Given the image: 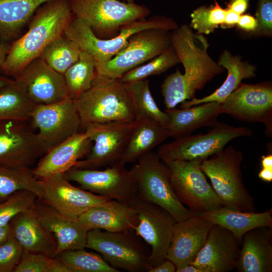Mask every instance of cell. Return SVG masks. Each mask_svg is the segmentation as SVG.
Returning <instances> with one entry per match:
<instances>
[{"label": "cell", "mask_w": 272, "mask_h": 272, "mask_svg": "<svg viewBox=\"0 0 272 272\" xmlns=\"http://www.w3.org/2000/svg\"><path fill=\"white\" fill-rule=\"evenodd\" d=\"M73 18L69 0H51L40 7L30 19L26 32L10 45L0 67L3 74L16 78L29 63L40 56L49 43L64 34Z\"/></svg>", "instance_id": "cell-1"}, {"label": "cell", "mask_w": 272, "mask_h": 272, "mask_svg": "<svg viewBox=\"0 0 272 272\" xmlns=\"http://www.w3.org/2000/svg\"><path fill=\"white\" fill-rule=\"evenodd\" d=\"M81 120V130L89 125L135 120L133 98L127 83L97 73L91 86L73 99Z\"/></svg>", "instance_id": "cell-2"}, {"label": "cell", "mask_w": 272, "mask_h": 272, "mask_svg": "<svg viewBox=\"0 0 272 272\" xmlns=\"http://www.w3.org/2000/svg\"><path fill=\"white\" fill-rule=\"evenodd\" d=\"M243 153L232 146L201 161L200 167L223 207L251 212L255 210L254 198L244 184L241 164Z\"/></svg>", "instance_id": "cell-3"}, {"label": "cell", "mask_w": 272, "mask_h": 272, "mask_svg": "<svg viewBox=\"0 0 272 272\" xmlns=\"http://www.w3.org/2000/svg\"><path fill=\"white\" fill-rule=\"evenodd\" d=\"M178 24L171 18L156 15L148 19L135 20L122 26L118 34L110 39L97 37L91 28L84 22L74 17L64 34L75 41L82 51L92 56L96 64L111 60L127 45L129 38L135 33L149 29L173 31Z\"/></svg>", "instance_id": "cell-4"}, {"label": "cell", "mask_w": 272, "mask_h": 272, "mask_svg": "<svg viewBox=\"0 0 272 272\" xmlns=\"http://www.w3.org/2000/svg\"><path fill=\"white\" fill-rule=\"evenodd\" d=\"M171 45L184 69L181 78L191 99L197 91L216 76L223 73L225 69L209 55L210 46L202 34L194 33L190 26L184 24L171 32Z\"/></svg>", "instance_id": "cell-5"}, {"label": "cell", "mask_w": 272, "mask_h": 272, "mask_svg": "<svg viewBox=\"0 0 272 272\" xmlns=\"http://www.w3.org/2000/svg\"><path fill=\"white\" fill-rule=\"evenodd\" d=\"M140 198L156 204L181 221L194 214L177 197L172 186L169 169L157 153L150 152L140 157L130 168Z\"/></svg>", "instance_id": "cell-6"}, {"label": "cell", "mask_w": 272, "mask_h": 272, "mask_svg": "<svg viewBox=\"0 0 272 272\" xmlns=\"http://www.w3.org/2000/svg\"><path fill=\"white\" fill-rule=\"evenodd\" d=\"M69 3L74 17L104 39L115 37L122 26L146 18L150 13L144 5L119 0H69Z\"/></svg>", "instance_id": "cell-7"}, {"label": "cell", "mask_w": 272, "mask_h": 272, "mask_svg": "<svg viewBox=\"0 0 272 272\" xmlns=\"http://www.w3.org/2000/svg\"><path fill=\"white\" fill-rule=\"evenodd\" d=\"M252 133L249 127L219 122L205 134H190L162 144L156 153L164 163L174 160L202 161L222 151L233 140L250 137Z\"/></svg>", "instance_id": "cell-8"}, {"label": "cell", "mask_w": 272, "mask_h": 272, "mask_svg": "<svg viewBox=\"0 0 272 272\" xmlns=\"http://www.w3.org/2000/svg\"><path fill=\"white\" fill-rule=\"evenodd\" d=\"M134 231L109 232L99 229L88 231L86 248L98 252L111 266L129 272L148 271L150 253Z\"/></svg>", "instance_id": "cell-9"}, {"label": "cell", "mask_w": 272, "mask_h": 272, "mask_svg": "<svg viewBox=\"0 0 272 272\" xmlns=\"http://www.w3.org/2000/svg\"><path fill=\"white\" fill-rule=\"evenodd\" d=\"M200 161L174 160L164 163L180 201L193 214L223 207L200 167Z\"/></svg>", "instance_id": "cell-10"}, {"label": "cell", "mask_w": 272, "mask_h": 272, "mask_svg": "<svg viewBox=\"0 0 272 272\" xmlns=\"http://www.w3.org/2000/svg\"><path fill=\"white\" fill-rule=\"evenodd\" d=\"M171 46L169 31L142 30L132 35L126 46L111 60L96 64V73L105 77L120 79L127 72L159 55Z\"/></svg>", "instance_id": "cell-11"}, {"label": "cell", "mask_w": 272, "mask_h": 272, "mask_svg": "<svg viewBox=\"0 0 272 272\" xmlns=\"http://www.w3.org/2000/svg\"><path fill=\"white\" fill-rule=\"evenodd\" d=\"M30 120L38 129L36 136L43 155L81 130L80 118L70 97L52 104L35 105Z\"/></svg>", "instance_id": "cell-12"}, {"label": "cell", "mask_w": 272, "mask_h": 272, "mask_svg": "<svg viewBox=\"0 0 272 272\" xmlns=\"http://www.w3.org/2000/svg\"><path fill=\"white\" fill-rule=\"evenodd\" d=\"M137 213L139 223L135 234L151 247L148 261L156 267L164 261L177 221L167 211L136 196L128 202Z\"/></svg>", "instance_id": "cell-13"}, {"label": "cell", "mask_w": 272, "mask_h": 272, "mask_svg": "<svg viewBox=\"0 0 272 272\" xmlns=\"http://www.w3.org/2000/svg\"><path fill=\"white\" fill-rule=\"evenodd\" d=\"M136 120L131 122H110L95 123L85 129L93 142L90 151L74 167L97 169L119 163L125 151Z\"/></svg>", "instance_id": "cell-14"}, {"label": "cell", "mask_w": 272, "mask_h": 272, "mask_svg": "<svg viewBox=\"0 0 272 272\" xmlns=\"http://www.w3.org/2000/svg\"><path fill=\"white\" fill-rule=\"evenodd\" d=\"M64 174L70 181L77 183L81 188L110 199L128 202L138 194L131 171L120 162L103 170L72 167Z\"/></svg>", "instance_id": "cell-15"}, {"label": "cell", "mask_w": 272, "mask_h": 272, "mask_svg": "<svg viewBox=\"0 0 272 272\" xmlns=\"http://www.w3.org/2000/svg\"><path fill=\"white\" fill-rule=\"evenodd\" d=\"M221 103L222 114L249 122L264 124L266 134H272V85L270 82L241 83Z\"/></svg>", "instance_id": "cell-16"}, {"label": "cell", "mask_w": 272, "mask_h": 272, "mask_svg": "<svg viewBox=\"0 0 272 272\" xmlns=\"http://www.w3.org/2000/svg\"><path fill=\"white\" fill-rule=\"evenodd\" d=\"M29 120L0 121V165L30 168L43 155Z\"/></svg>", "instance_id": "cell-17"}, {"label": "cell", "mask_w": 272, "mask_h": 272, "mask_svg": "<svg viewBox=\"0 0 272 272\" xmlns=\"http://www.w3.org/2000/svg\"><path fill=\"white\" fill-rule=\"evenodd\" d=\"M14 79L35 105L52 104L69 97L63 76L40 56L29 63Z\"/></svg>", "instance_id": "cell-18"}, {"label": "cell", "mask_w": 272, "mask_h": 272, "mask_svg": "<svg viewBox=\"0 0 272 272\" xmlns=\"http://www.w3.org/2000/svg\"><path fill=\"white\" fill-rule=\"evenodd\" d=\"M40 180L42 192L38 198L68 216L79 217L90 208L110 199L73 185L64 173Z\"/></svg>", "instance_id": "cell-19"}, {"label": "cell", "mask_w": 272, "mask_h": 272, "mask_svg": "<svg viewBox=\"0 0 272 272\" xmlns=\"http://www.w3.org/2000/svg\"><path fill=\"white\" fill-rule=\"evenodd\" d=\"M242 240L228 229L212 225L206 243L190 263L202 272H229L237 264Z\"/></svg>", "instance_id": "cell-20"}, {"label": "cell", "mask_w": 272, "mask_h": 272, "mask_svg": "<svg viewBox=\"0 0 272 272\" xmlns=\"http://www.w3.org/2000/svg\"><path fill=\"white\" fill-rule=\"evenodd\" d=\"M212 225L195 215L176 222L166 256L176 269L190 264L194 259L204 246Z\"/></svg>", "instance_id": "cell-21"}, {"label": "cell", "mask_w": 272, "mask_h": 272, "mask_svg": "<svg viewBox=\"0 0 272 272\" xmlns=\"http://www.w3.org/2000/svg\"><path fill=\"white\" fill-rule=\"evenodd\" d=\"M92 144L88 132L80 131L44 154L32 173L38 179L64 173L87 155Z\"/></svg>", "instance_id": "cell-22"}, {"label": "cell", "mask_w": 272, "mask_h": 272, "mask_svg": "<svg viewBox=\"0 0 272 272\" xmlns=\"http://www.w3.org/2000/svg\"><path fill=\"white\" fill-rule=\"evenodd\" d=\"M34 208L42 223L56 239L57 247L54 257L66 250L86 248L88 231L78 217L65 215L38 197Z\"/></svg>", "instance_id": "cell-23"}, {"label": "cell", "mask_w": 272, "mask_h": 272, "mask_svg": "<svg viewBox=\"0 0 272 272\" xmlns=\"http://www.w3.org/2000/svg\"><path fill=\"white\" fill-rule=\"evenodd\" d=\"M78 218L87 231L99 229L109 232L131 231L139 223L137 213L128 202L115 199L93 207Z\"/></svg>", "instance_id": "cell-24"}, {"label": "cell", "mask_w": 272, "mask_h": 272, "mask_svg": "<svg viewBox=\"0 0 272 272\" xmlns=\"http://www.w3.org/2000/svg\"><path fill=\"white\" fill-rule=\"evenodd\" d=\"M9 224L14 236L24 250L54 257L57 247L56 239L42 223L34 206L16 215Z\"/></svg>", "instance_id": "cell-25"}, {"label": "cell", "mask_w": 272, "mask_h": 272, "mask_svg": "<svg viewBox=\"0 0 272 272\" xmlns=\"http://www.w3.org/2000/svg\"><path fill=\"white\" fill-rule=\"evenodd\" d=\"M239 272L272 271V226H260L242 237L238 261Z\"/></svg>", "instance_id": "cell-26"}, {"label": "cell", "mask_w": 272, "mask_h": 272, "mask_svg": "<svg viewBox=\"0 0 272 272\" xmlns=\"http://www.w3.org/2000/svg\"><path fill=\"white\" fill-rule=\"evenodd\" d=\"M189 108L166 109L170 118L166 127L169 137L175 139L190 134L196 129L204 127H213L219 121L222 114L221 103L209 102Z\"/></svg>", "instance_id": "cell-27"}, {"label": "cell", "mask_w": 272, "mask_h": 272, "mask_svg": "<svg viewBox=\"0 0 272 272\" xmlns=\"http://www.w3.org/2000/svg\"><path fill=\"white\" fill-rule=\"evenodd\" d=\"M239 55H233L228 50L221 54L218 64L227 70V76L223 84L215 91L202 98L195 97L181 103V108H189L209 102L222 103L232 92L236 90L246 79H250L256 76V66L250 63L242 60Z\"/></svg>", "instance_id": "cell-28"}, {"label": "cell", "mask_w": 272, "mask_h": 272, "mask_svg": "<svg viewBox=\"0 0 272 272\" xmlns=\"http://www.w3.org/2000/svg\"><path fill=\"white\" fill-rule=\"evenodd\" d=\"M213 225L226 228L240 240L249 230L260 226H272V210L261 213L247 212L224 207L194 214Z\"/></svg>", "instance_id": "cell-29"}, {"label": "cell", "mask_w": 272, "mask_h": 272, "mask_svg": "<svg viewBox=\"0 0 272 272\" xmlns=\"http://www.w3.org/2000/svg\"><path fill=\"white\" fill-rule=\"evenodd\" d=\"M135 120L136 124L120 162L124 164L137 161L169 138L166 127L157 122L146 119Z\"/></svg>", "instance_id": "cell-30"}, {"label": "cell", "mask_w": 272, "mask_h": 272, "mask_svg": "<svg viewBox=\"0 0 272 272\" xmlns=\"http://www.w3.org/2000/svg\"><path fill=\"white\" fill-rule=\"evenodd\" d=\"M51 0H0V40L14 38L42 5Z\"/></svg>", "instance_id": "cell-31"}, {"label": "cell", "mask_w": 272, "mask_h": 272, "mask_svg": "<svg viewBox=\"0 0 272 272\" xmlns=\"http://www.w3.org/2000/svg\"><path fill=\"white\" fill-rule=\"evenodd\" d=\"M21 190L31 191L40 198L41 181L34 177L30 168L0 165V202Z\"/></svg>", "instance_id": "cell-32"}, {"label": "cell", "mask_w": 272, "mask_h": 272, "mask_svg": "<svg viewBox=\"0 0 272 272\" xmlns=\"http://www.w3.org/2000/svg\"><path fill=\"white\" fill-rule=\"evenodd\" d=\"M35 105L14 79L0 92V121L10 119L30 120Z\"/></svg>", "instance_id": "cell-33"}, {"label": "cell", "mask_w": 272, "mask_h": 272, "mask_svg": "<svg viewBox=\"0 0 272 272\" xmlns=\"http://www.w3.org/2000/svg\"><path fill=\"white\" fill-rule=\"evenodd\" d=\"M96 74L95 60L89 54L81 51L78 60L63 75L69 97L75 99L89 89Z\"/></svg>", "instance_id": "cell-34"}, {"label": "cell", "mask_w": 272, "mask_h": 272, "mask_svg": "<svg viewBox=\"0 0 272 272\" xmlns=\"http://www.w3.org/2000/svg\"><path fill=\"white\" fill-rule=\"evenodd\" d=\"M81 49L64 34L58 37L44 49L40 57L62 75L79 59Z\"/></svg>", "instance_id": "cell-35"}, {"label": "cell", "mask_w": 272, "mask_h": 272, "mask_svg": "<svg viewBox=\"0 0 272 272\" xmlns=\"http://www.w3.org/2000/svg\"><path fill=\"white\" fill-rule=\"evenodd\" d=\"M127 84L133 98L136 119H150L166 127L170 121L169 117L155 102L151 93L149 81L145 79Z\"/></svg>", "instance_id": "cell-36"}, {"label": "cell", "mask_w": 272, "mask_h": 272, "mask_svg": "<svg viewBox=\"0 0 272 272\" xmlns=\"http://www.w3.org/2000/svg\"><path fill=\"white\" fill-rule=\"evenodd\" d=\"M85 248L63 251L54 257L71 272H119L109 264L100 254L86 251Z\"/></svg>", "instance_id": "cell-37"}, {"label": "cell", "mask_w": 272, "mask_h": 272, "mask_svg": "<svg viewBox=\"0 0 272 272\" xmlns=\"http://www.w3.org/2000/svg\"><path fill=\"white\" fill-rule=\"evenodd\" d=\"M179 63V57L171 45L168 49L147 63L124 74L120 80L125 83L142 80L150 76L161 75Z\"/></svg>", "instance_id": "cell-38"}, {"label": "cell", "mask_w": 272, "mask_h": 272, "mask_svg": "<svg viewBox=\"0 0 272 272\" xmlns=\"http://www.w3.org/2000/svg\"><path fill=\"white\" fill-rule=\"evenodd\" d=\"M226 9L222 8L215 0V5L201 6L191 14L190 27L199 34L208 35L214 32L224 22Z\"/></svg>", "instance_id": "cell-39"}, {"label": "cell", "mask_w": 272, "mask_h": 272, "mask_svg": "<svg viewBox=\"0 0 272 272\" xmlns=\"http://www.w3.org/2000/svg\"><path fill=\"white\" fill-rule=\"evenodd\" d=\"M14 272H71L56 257L23 250L21 258Z\"/></svg>", "instance_id": "cell-40"}, {"label": "cell", "mask_w": 272, "mask_h": 272, "mask_svg": "<svg viewBox=\"0 0 272 272\" xmlns=\"http://www.w3.org/2000/svg\"><path fill=\"white\" fill-rule=\"evenodd\" d=\"M33 192L21 190L0 202V227L9 224L17 214L32 208L37 198Z\"/></svg>", "instance_id": "cell-41"}, {"label": "cell", "mask_w": 272, "mask_h": 272, "mask_svg": "<svg viewBox=\"0 0 272 272\" xmlns=\"http://www.w3.org/2000/svg\"><path fill=\"white\" fill-rule=\"evenodd\" d=\"M180 73L177 69L175 73L166 78L161 86L166 109L174 108L178 104L190 100L180 78Z\"/></svg>", "instance_id": "cell-42"}, {"label": "cell", "mask_w": 272, "mask_h": 272, "mask_svg": "<svg viewBox=\"0 0 272 272\" xmlns=\"http://www.w3.org/2000/svg\"><path fill=\"white\" fill-rule=\"evenodd\" d=\"M23 249L13 234L0 245V272H14Z\"/></svg>", "instance_id": "cell-43"}, {"label": "cell", "mask_w": 272, "mask_h": 272, "mask_svg": "<svg viewBox=\"0 0 272 272\" xmlns=\"http://www.w3.org/2000/svg\"><path fill=\"white\" fill-rule=\"evenodd\" d=\"M257 22L256 32L271 35L272 32V0H259L255 14Z\"/></svg>", "instance_id": "cell-44"}, {"label": "cell", "mask_w": 272, "mask_h": 272, "mask_svg": "<svg viewBox=\"0 0 272 272\" xmlns=\"http://www.w3.org/2000/svg\"><path fill=\"white\" fill-rule=\"evenodd\" d=\"M237 25L242 30L254 32L257 29V22L255 17L249 14H244L240 16Z\"/></svg>", "instance_id": "cell-45"}, {"label": "cell", "mask_w": 272, "mask_h": 272, "mask_svg": "<svg viewBox=\"0 0 272 272\" xmlns=\"http://www.w3.org/2000/svg\"><path fill=\"white\" fill-rule=\"evenodd\" d=\"M249 3V0H231L227 9L241 15L246 11Z\"/></svg>", "instance_id": "cell-46"}, {"label": "cell", "mask_w": 272, "mask_h": 272, "mask_svg": "<svg viewBox=\"0 0 272 272\" xmlns=\"http://www.w3.org/2000/svg\"><path fill=\"white\" fill-rule=\"evenodd\" d=\"M239 15L226 8V12L223 23L220 26L223 28H229L237 25L240 17Z\"/></svg>", "instance_id": "cell-47"}, {"label": "cell", "mask_w": 272, "mask_h": 272, "mask_svg": "<svg viewBox=\"0 0 272 272\" xmlns=\"http://www.w3.org/2000/svg\"><path fill=\"white\" fill-rule=\"evenodd\" d=\"M176 266L169 259L166 258L162 263L156 267H150L148 272H175Z\"/></svg>", "instance_id": "cell-48"}, {"label": "cell", "mask_w": 272, "mask_h": 272, "mask_svg": "<svg viewBox=\"0 0 272 272\" xmlns=\"http://www.w3.org/2000/svg\"><path fill=\"white\" fill-rule=\"evenodd\" d=\"M13 234L10 224L0 227V245L5 242Z\"/></svg>", "instance_id": "cell-49"}, {"label": "cell", "mask_w": 272, "mask_h": 272, "mask_svg": "<svg viewBox=\"0 0 272 272\" xmlns=\"http://www.w3.org/2000/svg\"><path fill=\"white\" fill-rule=\"evenodd\" d=\"M10 47V45H8L7 42L0 40V67L3 66L6 60Z\"/></svg>", "instance_id": "cell-50"}, {"label": "cell", "mask_w": 272, "mask_h": 272, "mask_svg": "<svg viewBox=\"0 0 272 272\" xmlns=\"http://www.w3.org/2000/svg\"><path fill=\"white\" fill-rule=\"evenodd\" d=\"M258 177L263 181H272V168H262L258 174Z\"/></svg>", "instance_id": "cell-51"}, {"label": "cell", "mask_w": 272, "mask_h": 272, "mask_svg": "<svg viewBox=\"0 0 272 272\" xmlns=\"http://www.w3.org/2000/svg\"><path fill=\"white\" fill-rule=\"evenodd\" d=\"M262 168H272V154L262 155L261 160Z\"/></svg>", "instance_id": "cell-52"}, {"label": "cell", "mask_w": 272, "mask_h": 272, "mask_svg": "<svg viewBox=\"0 0 272 272\" xmlns=\"http://www.w3.org/2000/svg\"><path fill=\"white\" fill-rule=\"evenodd\" d=\"M14 80V79L7 77L5 75L0 73V92L11 84Z\"/></svg>", "instance_id": "cell-53"}, {"label": "cell", "mask_w": 272, "mask_h": 272, "mask_svg": "<svg viewBox=\"0 0 272 272\" xmlns=\"http://www.w3.org/2000/svg\"><path fill=\"white\" fill-rule=\"evenodd\" d=\"M176 272H202V271L195 266L189 264L176 269Z\"/></svg>", "instance_id": "cell-54"}, {"label": "cell", "mask_w": 272, "mask_h": 272, "mask_svg": "<svg viewBox=\"0 0 272 272\" xmlns=\"http://www.w3.org/2000/svg\"><path fill=\"white\" fill-rule=\"evenodd\" d=\"M122 1H123L124 2H126V3H135L134 0H122Z\"/></svg>", "instance_id": "cell-55"}]
</instances>
